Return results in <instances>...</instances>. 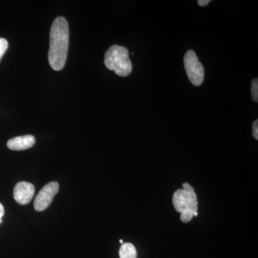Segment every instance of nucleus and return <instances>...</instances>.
I'll return each mask as SVG.
<instances>
[{
	"label": "nucleus",
	"instance_id": "nucleus-1",
	"mask_svg": "<svg viewBox=\"0 0 258 258\" xmlns=\"http://www.w3.org/2000/svg\"><path fill=\"white\" fill-rule=\"evenodd\" d=\"M69 45V27L66 19L58 17L54 20L50 33L49 63L56 71L63 69Z\"/></svg>",
	"mask_w": 258,
	"mask_h": 258
},
{
	"label": "nucleus",
	"instance_id": "nucleus-2",
	"mask_svg": "<svg viewBox=\"0 0 258 258\" xmlns=\"http://www.w3.org/2000/svg\"><path fill=\"white\" fill-rule=\"evenodd\" d=\"M173 205L181 214L180 220L184 223L192 220L198 215V200L192 186L188 183L183 184L182 189L176 190L173 195Z\"/></svg>",
	"mask_w": 258,
	"mask_h": 258
},
{
	"label": "nucleus",
	"instance_id": "nucleus-3",
	"mask_svg": "<svg viewBox=\"0 0 258 258\" xmlns=\"http://www.w3.org/2000/svg\"><path fill=\"white\" fill-rule=\"evenodd\" d=\"M105 66L115 74L125 77L132 73V64L129 58L128 50L125 47L113 45L105 54Z\"/></svg>",
	"mask_w": 258,
	"mask_h": 258
},
{
	"label": "nucleus",
	"instance_id": "nucleus-4",
	"mask_svg": "<svg viewBox=\"0 0 258 258\" xmlns=\"http://www.w3.org/2000/svg\"><path fill=\"white\" fill-rule=\"evenodd\" d=\"M184 62L185 70L189 81L195 86H201L205 79V70L195 51L188 50L186 52Z\"/></svg>",
	"mask_w": 258,
	"mask_h": 258
},
{
	"label": "nucleus",
	"instance_id": "nucleus-5",
	"mask_svg": "<svg viewBox=\"0 0 258 258\" xmlns=\"http://www.w3.org/2000/svg\"><path fill=\"white\" fill-rule=\"evenodd\" d=\"M59 184L56 181H52L45 185L37 195L34 202V208L38 212L46 210L53 200L56 194L58 192Z\"/></svg>",
	"mask_w": 258,
	"mask_h": 258
},
{
	"label": "nucleus",
	"instance_id": "nucleus-6",
	"mask_svg": "<svg viewBox=\"0 0 258 258\" xmlns=\"http://www.w3.org/2000/svg\"><path fill=\"white\" fill-rule=\"evenodd\" d=\"M35 186L26 181L19 182L15 186L14 198L19 205H25L30 203L35 195Z\"/></svg>",
	"mask_w": 258,
	"mask_h": 258
},
{
	"label": "nucleus",
	"instance_id": "nucleus-7",
	"mask_svg": "<svg viewBox=\"0 0 258 258\" xmlns=\"http://www.w3.org/2000/svg\"><path fill=\"white\" fill-rule=\"evenodd\" d=\"M35 144V139L33 136L25 135L10 139L7 145L11 150L22 151L30 149Z\"/></svg>",
	"mask_w": 258,
	"mask_h": 258
},
{
	"label": "nucleus",
	"instance_id": "nucleus-8",
	"mask_svg": "<svg viewBox=\"0 0 258 258\" xmlns=\"http://www.w3.org/2000/svg\"><path fill=\"white\" fill-rule=\"evenodd\" d=\"M120 258H137V249L132 243H123L119 249Z\"/></svg>",
	"mask_w": 258,
	"mask_h": 258
},
{
	"label": "nucleus",
	"instance_id": "nucleus-9",
	"mask_svg": "<svg viewBox=\"0 0 258 258\" xmlns=\"http://www.w3.org/2000/svg\"><path fill=\"white\" fill-rule=\"evenodd\" d=\"M251 93H252V98L254 102H258V80L254 79L251 86Z\"/></svg>",
	"mask_w": 258,
	"mask_h": 258
},
{
	"label": "nucleus",
	"instance_id": "nucleus-10",
	"mask_svg": "<svg viewBox=\"0 0 258 258\" xmlns=\"http://www.w3.org/2000/svg\"><path fill=\"white\" fill-rule=\"evenodd\" d=\"M8 48V42L6 39L0 38V60Z\"/></svg>",
	"mask_w": 258,
	"mask_h": 258
},
{
	"label": "nucleus",
	"instance_id": "nucleus-11",
	"mask_svg": "<svg viewBox=\"0 0 258 258\" xmlns=\"http://www.w3.org/2000/svg\"><path fill=\"white\" fill-rule=\"evenodd\" d=\"M252 134L254 138L257 140L258 139V120H255L252 125Z\"/></svg>",
	"mask_w": 258,
	"mask_h": 258
},
{
	"label": "nucleus",
	"instance_id": "nucleus-12",
	"mask_svg": "<svg viewBox=\"0 0 258 258\" xmlns=\"http://www.w3.org/2000/svg\"><path fill=\"white\" fill-rule=\"evenodd\" d=\"M210 0H199L198 2V5L201 7H205L210 3Z\"/></svg>",
	"mask_w": 258,
	"mask_h": 258
},
{
	"label": "nucleus",
	"instance_id": "nucleus-13",
	"mask_svg": "<svg viewBox=\"0 0 258 258\" xmlns=\"http://www.w3.org/2000/svg\"><path fill=\"white\" fill-rule=\"evenodd\" d=\"M5 210L4 207L3 206L1 203H0V224L2 223L3 220H2V218H3V215H4Z\"/></svg>",
	"mask_w": 258,
	"mask_h": 258
},
{
	"label": "nucleus",
	"instance_id": "nucleus-14",
	"mask_svg": "<svg viewBox=\"0 0 258 258\" xmlns=\"http://www.w3.org/2000/svg\"><path fill=\"white\" fill-rule=\"evenodd\" d=\"M119 242H120V243H121V244L123 243V241L122 240H120Z\"/></svg>",
	"mask_w": 258,
	"mask_h": 258
}]
</instances>
